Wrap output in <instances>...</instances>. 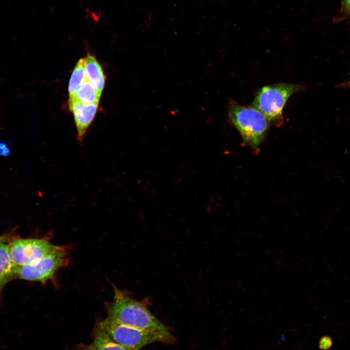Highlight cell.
Returning a JSON list of instances; mask_svg holds the SVG:
<instances>
[{
    "label": "cell",
    "mask_w": 350,
    "mask_h": 350,
    "mask_svg": "<svg viewBox=\"0 0 350 350\" xmlns=\"http://www.w3.org/2000/svg\"><path fill=\"white\" fill-rule=\"evenodd\" d=\"M300 88L299 85L289 83L263 87L258 92L252 105L261 111L269 121H280L287 101Z\"/></svg>",
    "instance_id": "3"
},
{
    "label": "cell",
    "mask_w": 350,
    "mask_h": 350,
    "mask_svg": "<svg viewBox=\"0 0 350 350\" xmlns=\"http://www.w3.org/2000/svg\"><path fill=\"white\" fill-rule=\"evenodd\" d=\"M85 58L80 59L75 65L69 83V99L72 98L80 86L87 80Z\"/></svg>",
    "instance_id": "11"
},
{
    "label": "cell",
    "mask_w": 350,
    "mask_h": 350,
    "mask_svg": "<svg viewBox=\"0 0 350 350\" xmlns=\"http://www.w3.org/2000/svg\"><path fill=\"white\" fill-rule=\"evenodd\" d=\"M330 341L328 339H327V341H326V339L323 338L322 339L321 341H320V346L322 347L323 349H325L326 348H327V345L328 346H329L330 344Z\"/></svg>",
    "instance_id": "15"
},
{
    "label": "cell",
    "mask_w": 350,
    "mask_h": 350,
    "mask_svg": "<svg viewBox=\"0 0 350 350\" xmlns=\"http://www.w3.org/2000/svg\"><path fill=\"white\" fill-rule=\"evenodd\" d=\"M61 246L44 239H16L8 245L12 262L15 267L32 265L55 251Z\"/></svg>",
    "instance_id": "5"
},
{
    "label": "cell",
    "mask_w": 350,
    "mask_h": 350,
    "mask_svg": "<svg viewBox=\"0 0 350 350\" xmlns=\"http://www.w3.org/2000/svg\"><path fill=\"white\" fill-rule=\"evenodd\" d=\"M338 87L344 88H350V81L342 83L338 85Z\"/></svg>",
    "instance_id": "16"
},
{
    "label": "cell",
    "mask_w": 350,
    "mask_h": 350,
    "mask_svg": "<svg viewBox=\"0 0 350 350\" xmlns=\"http://www.w3.org/2000/svg\"><path fill=\"white\" fill-rule=\"evenodd\" d=\"M113 300L108 317L123 325L154 332L166 339L170 337L167 327L139 301L114 286Z\"/></svg>",
    "instance_id": "1"
},
{
    "label": "cell",
    "mask_w": 350,
    "mask_h": 350,
    "mask_svg": "<svg viewBox=\"0 0 350 350\" xmlns=\"http://www.w3.org/2000/svg\"><path fill=\"white\" fill-rule=\"evenodd\" d=\"M92 350L89 347L88 348H87V349H85L84 350Z\"/></svg>",
    "instance_id": "18"
},
{
    "label": "cell",
    "mask_w": 350,
    "mask_h": 350,
    "mask_svg": "<svg viewBox=\"0 0 350 350\" xmlns=\"http://www.w3.org/2000/svg\"><path fill=\"white\" fill-rule=\"evenodd\" d=\"M101 94L87 79L80 86L74 97L75 99L85 104H98Z\"/></svg>",
    "instance_id": "10"
},
{
    "label": "cell",
    "mask_w": 350,
    "mask_h": 350,
    "mask_svg": "<svg viewBox=\"0 0 350 350\" xmlns=\"http://www.w3.org/2000/svg\"><path fill=\"white\" fill-rule=\"evenodd\" d=\"M16 278V267L12 262L8 246L0 243V295L4 285Z\"/></svg>",
    "instance_id": "9"
},
{
    "label": "cell",
    "mask_w": 350,
    "mask_h": 350,
    "mask_svg": "<svg viewBox=\"0 0 350 350\" xmlns=\"http://www.w3.org/2000/svg\"><path fill=\"white\" fill-rule=\"evenodd\" d=\"M11 153V149L8 145L3 141H0V156H8Z\"/></svg>",
    "instance_id": "14"
},
{
    "label": "cell",
    "mask_w": 350,
    "mask_h": 350,
    "mask_svg": "<svg viewBox=\"0 0 350 350\" xmlns=\"http://www.w3.org/2000/svg\"><path fill=\"white\" fill-rule=\"evenodd\" d=\"M350 18V0H341L339 12L335 18L337 21Z\"/></svg>",
    "instance_id": "13"
},
{
    "label": "cell",
    "mask_w": 350,
    "mask_h": 350,
    "mask_svg": "<svg viewBox=\"0 0 350 350\" xmlns=\"http://www.w3.org/2000/svg\"><path fill=\"white\" fill-rule=\"evenodd\" d=\"M67 262L66 249L61 246L34 265L16 267L17 278L45 282L52 279L60 268L66 265Z\"/></svg>",
    "instance_id": "6"
},
{
    "label": "cell",
    "mask_w": 350,
    "mask_h": 350,
    "mask_svg": "<svg viewBox=\"0 0 350 350\" xmlns=\"http://www.w3.org/2000/svg\"><path fill=\"white\" fill-rule=\"evenodd\" d=\"M92 350H132L110 340L103 332L98 329L92 344Z\"/></svg>",
    "instance_id": "12"
},
{
    "label": "cell",
    "mask_w": 350,
    "mask_h": 350,
    "mask_svg": "<svg viewBox=\"0 0 350 350\" xmlns=\"http://www.w3.org/2000/svg\"><path fill=\"white\" fill-rule=\"evenodd\" d=\"M7 241V239L3 237L0 236V243H3Z\"/></svg>",
    "instance_id": "17"
},
{
    "label": "cell",
    "mask_w": 350,
    "mask_h": 350,
    "mask_svg": "<svg viewBox=\"0 0 350 350\" xmlns=\"http://www.w3.org/2000/svg\"><path fill=\"white\" fill-rule=\"evenodd\" d=\"M228 113L245 142L253 147L259 146L268 129L269 120L266 116L252 105L243 106L234 101L229 102Z\"/></svg>",
    "instance_id": "2"
},
{
    "label": "cell",
    "mask_w": 350,
    "mask_h": 350,
    "mask_svg": "<svg viewBox=\"0 0 350 350\" xmlns=\"http://www.w3.org/2000/svg\"><path fill=\"white\" fill-rule=\"evenodd\" d=\"M69 109L72 112L77 132V140L82 143L89 126L92 122L98 104H85L75 99H69Z\"/></svg>",
    "instance_id": "7"
},
{
    "label": "cell",
    "mask_w": 350,
    "mask_h": 350,
    "mask_svg": "<svg viewBox=\"0 0 350 350\" xmlns=\"http://www.w3.org/2000/svg\"><path fill=\"white\" fill-rule=\"evenodd\" d=\"M112 341L132 350L166 339L157 333L119 323L109 317L100 323L98 329Z\"/></svg>",
    "instance_id": "4"
},
{
    "label": "cell",
    "mask_w": 350,
    "mask_h": 350,
    "mask_svg": "<svg viewBox=\"0 0 350 350\" xmlns=\"http://www.w3.org/2000/svg\"><path fill=\"white\" fill-rule=\"evenodd\" d=\"M85 67L87 79L101 94L105 83V76L101 66L94 55L88 54L85 58Z\"/></svg>",
    "instance_id": "8"
}]
</instances>
